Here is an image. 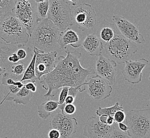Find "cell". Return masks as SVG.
<instances>
[{
	"instance_id": "cell-1",
	"label": "cell",
	"mask_w": 150,
	"mask_h": 138,
	"mask_svg": "<svg viewBox=\"0 0 150 138\" xmlns=\"http://www.w3.org/2000/svg\"><path fill=\"white\" fill-rule=\"evenodd\" d=\"M66 53V57L63 55L59 56L54 70L44 75L43 79L40 80L42 88L47 90L44 97L48 100H52L63 87H79L82 90V87L87 82V78L95 74V70L91 68L84 69L81 66L80 52L68 49Z\"/></svg>"
},
{
	"instance_id": "cell-2",
	"label": "cell",
	"mask_w": 150,
	"mask_h": 138,
	"mask_svg": "<svg viewBox=\"0 0 150 138\" xmlns=\"http://www.w3.org/2000/svg\"><path fill=\"white\" fill-rule=\"evenodd\" d=\"M60 33L52 22L46 18L40 21L31 35L34 50L39 53L56 51Z\"/></svg>"
},
{
	"instance_id": "cell-3",
	"label": "cell",
	"mask_w": 150,
	"mask_h": 138,
	"mask_svg": "<svg viewBox=\"0 0 150 138\" xmlns=\"http://www.w3.org/2000/svg\"><path fill=\"white\" fill-rule=\"evenodd\" d=\"M30 36L13 11L3 15L0 18V38L8 44L24 45Z\"/></svg>"
},
{
	"instance_id": "cell-4",
	"label": "cell",
	"mask_w": 150,
	"mask_h": 138,
	"mask_svg": "<svg viewBox=\"0 0 150 138\" xmlns=\"http://www.w3.org/2000/svg\"><path fill=\"white\" fill-rule=\"evenodd\" d=\"M103 49L108 59L117 64H122L130 60L133 55L138 51V47L134 43L119 33L107 44L104 45Z\"/></svg>"
},
{
	"instance_id": "cell-5",
	"label": "cell",
	"mask_w": 150,
	"mask_h": 138,
	"mask_svg": "<svg viewBox=\"0 0 150 138\" xmlns=\"http://www.w3.org/2000/svg\"><path fill=\"white\" fill-rule=\"evenodd\" d=\"M127 133L132 138H149L150 136V108L133 109L126 115Z\"/></svg>"
},
{
	"instance_id": "cell-6",
	"label": "cell",
	"mask_w": 150,
	"mask_h": 138,
	"mask_svg": "<svg viewBox=\"0 0 150 138\" xmlns=\"http://www.w3.org/2000/svg\"><path fill=\"white\" fill-rule=\"evenodd\" d=\"M72 13L70 4L66 1H49L47 18L52 22L60 33L73 25Z\"/></svg>"
},
{
	"instance_id": "cell-7",
	"label": "cell",
	"mask_w": 150,
	"mask_h": 138,
	"mask_svg": "<svg viewBox=\"0 0 150 138\" xmlns=\"http://www.w3.org/2000/svg\"><path fill=\"white\" fill-rule=\"evenodd\" d=\"M13 12L30 37L36 24L40 21L37 14L36 1L16 0Z\"/></svg>"
},
{
	"instance_id": "cell-8",
	"label": "cell",
	"mask_w": 150,
	"mask_h": 138,
	"mask_svg": "<svg viewBox=\"0 0 150 138\" xmlns=\"http://www.w3.org/2000/svg\"><path fill=\"white\" fill-rule=\"evenodd\" d=\"M73 21L80 30H93L97 24V15L89 4L82 3L72 11Z\"/></svg>"
},
{
	"instance_id": "cell-9",
	"label": "cell",
	"mask_w": 150,
	"mask_h": 138,
	"mask_svg": "<svg viewBox=\"0 0 150 138\" xmlns=\"http://www.w3.org/2000/svg\"><path fill=\"white\" fill-rule=\"evenodd\" d=\"M51 129L60 132V138H69L74 135L78 128V121L75 117L64 114L60 110L56 111L49 121Z\"/></svg>"
},
{
	"instance_id": "cell-10",
	"label": "cell",
	"mask_w": 150,
	"mask_h": 138,
	"mask_svg": "<svg viewBox=\"0 0 150 138\" xmlns=\"http://www.w3.org/2000/svg\"><path fill=\"white\" fill-rule=\"evenodd\" d=\"M83 91H86L91 99L100 102L111 96L113 88L108 83L98 75L90 77L83 86Z\"/></svg>"
},
{
	"instance_id": "cell-11",
	"label": "cell",
	"mask_w": 150,
	"mask_h": 138,
	"mask_svg": "<svg viewBox=\"0 0 150 138\" xmlns=\"http://www.w3.org/2000/svg\"><path fill=\"white\" fill-rule=\"evenodd\" d=\"M112 20L114 21L115 26L121 35L130 41L137 44H144L146 42L138 27L125 17L121 15H113Z\"/></svg>"
},
{
	"instance_id": "cell-12",
	"label": "cell",
	"mask_w": 150,
	"mask_h": 138,
	"mask_svg": "<svg viewBox=\"0 0 150 138\" xmlns=\"http://www.w3.org/2000/svg\"><path fill=\"white\" fill-rule=\"evenodd\" d=\"M115 130L114 125H108L100 122L99 117L91 116L83 128V135L87 138H109Z\"/></svg>"
},
{
	"instance_id": "cell-13",
	"label": "cell",
	"mask_w": 150,
	"mask_h": 138,
	"mask_svg": "<svg viewBox=\"0 0 150 138\" xmlns=\"http://www.w3.org/2000/svg\"><path fill=\"white\" fill-rule=\"evenodd\" d=\"M117 64L108 58L100 55L95 64V74L105 80L110 86L114 84L117 71Z\"/></svg>"
},
{
	"instance_id": "cell-14",
	"label": "cell",
	"mask_w": 150,
	"mask_h": 138,
	"mask_svg": "<svg viewBox=\"0 0 150 138\" xmlns=\"http://www.w3.org/2000/svg\"><path fill=\"white\" fill-rule=\"evenodd\" d=\"M148 63L149 61L144 58L126 62L122 71L125 80L131 84H138L142 80V71Z\"/></svg>"
},
{
	"instance_id": "cell-15",
	"label": "cell",
	"mask_w": 150,
	"mask_h": 138,
	"mask_svg": "<svg viewBox=\"0 0 150 138\" xmlns=\"http://www.w3.org/2000/svg\"><path fill=\"white\" fill-rule=\"evenodd\" d=\"M57 51L44 53L36 52L35 71V75L39 81L41 80L42 77L54 70L56 67V59L57 58Z\"/></svg>"
},
{
	"instance_id": "cell-16",
	"label": "cell",
	"mask_w": 150,
	"mask_h": 138,
	"mask_svg": "<svg viewBox=\"0 0 150 138\" xmlns=\"http://www.w3.org/2000/svg\"><path fill=\"white\" fill-rule=\"evenodd\" d=\"M120 33L115 25L106 20L99 23L95 34L103 45H106Z\"/></svg>"
},
{
	"instance_id": "cell-17",
	"label": "cell",
	"mask_w": 150,
	"mask_h": 138,
	"mask_svg": "<svg viewBox=\"0 0 150 138\" xmlns=\"http://www.w3.org/2000/svg\"><path fill=\"white\" fill-rule=\"evenodd\" d=\"M81 46L84 48L87 53L92 56H99L102 55L104 45L95 33H91L87 35Z\"/></svg>"
},
{
	"instance_id": "cell-18",
	"label": "cell",
	"mask_w": 150,
	"mask_h": 138,
	"mask_svg": "<svg viewBox=\"0 0 150 138\" xmlns=\"http://www.w3.org/2000/svg\"><path fill=\"white\" fill-rule=\"evenodd\" d=\"M24 46V45L8 44L0 40V66L5 69L6 72H10L13 64L9 62V56L12 53H16L19 48Z\"/></svg>"
},
{
	"instance_id": "cell-19",
	"label": "cell",
	"mask_w": 150,
	"mask_h": 138,
	"mask_svg": "<svg viewBox=\"0 0 150 138\" xmlns=\"http://www.w3.org/2000/svg\"><path fill=\"white\" fill-rule=\"evenodd\" d=\"M58 45L61 49H66L68 45L77 48L81 46V40L78 33L69 28L60 33Z\"/></svg>"
},
{
	"instance_id": "cell-20",
	"label": "cell",
	"mask_w": 150,
	"mask_h": 138,
	"mask_svg": "<svg viewBox=\"0 0 150 138\" xmlns=\"http://www.w3.org/2000/svg\"><path fill=\"white\" fill-rule=\"evenodd\" d=\"M59 106L57 101L49 100L38 106V115L43 120H47L53 112L57 111Z\"/></svg>"
},
{
	"instance_id": "cell-21",
	"label": "cell",
	"mask_w": 150,
	"mask_h": 138,
	"mask_svg": "<svg viewBox=\"0 0 150 138\" xmlns=\"http://www.w3.org/2000/svg\"><path fill=\"white\" fill-rule=\"evenodd\" d=\"M33 96V93L27 90L24 86L19 90L18 93L12 96H9L6 100L7 101H13L16 104L26 105L30 102Z\"/></svg>"
},
{
	"instance_id": "cell-22",
	"label": "cell",
	"mask_w": 150,
	"mask_h": 138,
	"mask_svg": "<svg viewBox=\"0 0 150 138\" xmlns=\"http://www.w3.org/2000/svg\"><path fill=\"white\" fill-rule=\"evenodd\" d=\"M36 58V52L35 51L33 50V55L32 59L29 64L28 66H27V69L25 71L24 75L21 79L20 81L24 82L26 80H30L31 82L36 83V81L38 80V78L35 75V61Z\"/></svg>"
},
{
	"instance_id": "cell-23",
	"label": "cell",
	"mask_w": 150,
	"mask_h": 138,
	"mask_svg": "<svg viewBox=\"0 0 150 138\" xmlns=\"http://www.w3.org/2000/svg\"><path fill=\"white\" fill-rule=\"evenodd\" d=\"M38 17L40 21L47 18L49 10V1H35Z\"/></svg>"
},
{
	"instance_id": "cell-24",
	"label": "cell",
	"mask_w": 150,
	"mask_h": 138,
	"mask_svg": "<svg viewBox=\"0 0 150 138\" xmlns=\"http://www.w3.org/2000/svg\"><path fill=\"white\" fill-rule=\"evenodd\" d=\"M119 110H123V105H120L119 102H117L113 106H112L109 107L102 108L99 107L96 110V114L98 116V117L102 115H105L108 116L113 117L115 112Z\"/></svg>"
},
{
	"instance_id": "cell-25",
	"label": "cell",
	"mask_w": 150,
	"mask_h": 138,
	"mask_svg": "<svg viewBox=\"0 0 150 138\" xmlns=\"http://www.w3.org/2000/svg\"><path fill=\"white\" fill-rule=\"evenodd\" d=\"M15 6V0H0V8L2 10V15L13 12Z\"/></svg>"
},
{
	"instance_id": "cell-26",
	"label": "cell",
	"mask_w": 150,
	"mask_h": 138,
	"mask_svg": "<svg viewBox=\"0 0 150 138\" xmlns=\"http://www.w3.org/2000/svg\"><path fill=\"white\" fill-rule=\"evenodd\" d=\"M17 81V77L13 75L11 72H6L1 79V84L5 86L15 85Z\"/></svg>"
},
{
	"instance_id": "cell-27",
	"label": "cell",
	"mask_w": 150,
	"mask_h": 138,
	"mask_svg": "<svg viewBox=\"0 0 150 138\" xmlns=\"http://www.w3.org/2000/svg\"><path fill=\"white\" fill-rule=\"evenodd\" d=\"M10 72L17 77L19 75H21L25 72L24 63L20 61L18 63L13 64Z\"/></svg>"
},
{
	"instance_id": "cell-28",
	"label": "cell",
	"mask_w": 150,
	"mask_h": 138,
	"mask_svg": "<svg viewBox=\"0 0 150 138\" xmlns=\"http://www.w3.org/2000/svg\"><path fill=\"white\" fill-rule=\"evenodd\" d=\"M114 122L117 124L120 123H123L125 121L126 118V115L123 110H119L115 112L113 116Z\"/></svg>"
},
{
	"instance_id": "cell-29",
	"label": "cell",
	"mask_w": 150,
	"mask_h": 138,
	"mask_svg": "<svg viewBox=\"0 0 150 138\" xmlns=\"http://www.w3.org/2000/svg\"><path fill=\"white\" fill-rule=\"evenodd\" d=\"M69 87H64L62 88V90L60 91L59 97V100H58V104L59 105H62L65 104V100L66 99L67 96L68 95L69 93Z\"/></svg>"
},
{
	"instance_id": "cell-30",
	"label": "cell",
	"mask_w": 150,
	"mask_h": 138,
	"mask_svg": "<svg viewBox=\"0 0 150 138\" xmlns=\"http://www.w3.org/2000/svg\"><path fill=\"white\" fill-rule=\"evenodd\" d=\"M76 111V108L75 105L73 104H68L65 106L64 108V113L67 115L70 116L71 115H73L75 113Z\"/></svg>"
},
{
	"instance_id": "cell-31",
	"label": "cell",
	"mask_w": 150,
	"mask_h": 138,
	"mask_svg": "<svg viewBox=\"0 0 150 138\" xmlns=\"http://www.w3.org/2000/svg\"><path fill=\"white\" fill-rule=\"evenodd\" d=\"M109 138H132L127 133H124L115 129L111 134Z\"/></svg>"
},
{
	"instance_id": "cell-32",
	"label": "cell",
	"mask_w": 150,
	"mask_h": 138,
	"mask_svg": "<svg viewBox=\"0 0 150 138\" xmlns=\"http://www.w3.org/2000/svg\"><path fill=\"white\" fill-rule=\"evenodd\" d=\"M24 47H25V46L19 48L18 51L16 52V54L17 55L20 61L21 60H24L26 57H27V52L24 49Z\"/></svg>"
},
{
	"instance_id": "cell-33",
	"label": "cell",
	"mask_w": 150,
	"mask_h": 138,
	"mask_svg": "<svg viewBox=\"0 0 150 138\" xmlns=\"http://www.w3.org/2000/svg\"><path fill=\"white\" fill-rule=\"evenodd\" d=\"M49 138H60V132L57 129H51L48 132Z\"/></svg>"
},
{
	"instance_id": "cell-34",
	"label": "cell",
	"mask_w": 150,
	"mask_h": 138,
	"mask_svg": "<svg viewBox=\"0 0 150 138\" xmlns=\"http://www.w3.org/2000/svg\"><path fill=\"white\" fill-rule=\"evenodd\" d=\"M25 87L26 89L30 91L33 93H35L37 90L36 83H34L32 82H27V84H25Z\"/></svg>"
},
{
	"instance_id": "cell-35",
	"label": "cell",
	"mask_w": 150,
	"mask_h": 138,
	"mask_svg": "<svg viewBox=\"0 0 150 138\" xmlns=\"http://www.w3.org/2000/svg\"><path fill=\"white\" fill-rule=\"evenodd\" d=\"M8 61H9L10 63H12V64H16V63H18L20 61V60L18 58L16 53H13L11 54V55H10L9 56Z\"/></svg>"
},
{
	"instance_id": "cell-36",
	"label": "cell",
	"mask_w": 150,
	"mask_h": 138,
	"mask_svg": "<svg viewBox=\"0 0 150 138\" xmlns=\"http://www.w3.org/2000/svg\"><path fill=\"white\" fill-rule=\"evenodd\" d=\"M75 97H73V96H71L70 95H68L67 97L66 98V99L65 100V105H68V104H73L74 101H75Z\"/></svg>"
},
{
	"instance_id": "cell-37",
	"label": "cell",
	"mask_w": 150,
	"mask_h": 138,
	"mask_svg": "<svg viewBox=\"0 0 150 138\" xmlns=\"http://www.w3.org/2000/svg\"><path fill=\"white\" fill-rule=\"evenodd\" d=\"M118 125H119V128L120 130H121V131L124 132V133H127V131H128V130H129L128 127L127 126V125L125 123H119V124H118Z\"/></svg>"
},
{
	"instance_id": "cell-38",
	"label": "cell",
	"mask_w": 150,
	"mask_h": 138,
	"mask_svg": "<svg viewBox=\"0 0 150 138\" xmlns=\"http://www.w3.org/2000/svg\"><path fill=\"white\" fill-rule=\"evenodd\" d=\"M114 123V118L112 116H108L106 121V124L108 125H112Z\"/></svg>"
},
{
	"instance_id": "cell-39",
	"label": "cell",
	"mask_w": 150,
	"mask_h": 138,
	"mask_svg": "<svg viewBox=\"0 0 150 138\" xmlns=\"http://www.w3.org/2000/svg\"><path fill=\"white\" fill-rule=\"evenodd\" d=\"M108 117V116H106L105 115H102L99 116V120L101 123L106 124V121H107Z\"/></svg>"
},
{
	"instance_id": "cell-40",
	"label": "cell",
	"mask_w": 150,
	"mask_h": 138,
	"mask_svg": "<svg viewBox=\"0 0 150 138\" xmlns=\"http://www.w3.org/2000/svg\"><path fill=\"white\" fill-rule=\"evenodd\" d=\"M15 86L18 88V89H21L23 87H24L25 86V84H23L22 82L20 81H17L16 82L15 84Z\"/></svg>"
},
{
	"instance_id": "cell-41",
	"label": "cell",
	"mask_w": 150,
	"mask_h": 138,
	"mask_svg": "<svg viewBox=\"0 0 150 138\" xmlns=\"http://www.w3.org/2000/svg\"><path fill=\"white\" fill-rule=\"evenodd\" d=\"M6 72V70L0 66V76L3 75V74Z\"/></svg>"
},
{
	"instance_id": "cell-42",
	"label": "cell",
	"mask_w": 150,
	"mask_h": 138,
	"mask_svg": "<svg viewBox=\"0 0 150 138\" xmlns=\"http://www.w3.org/2000/svg\"><path fill=\"white\" fill-rule=\"evenodd\" d=\"M6 98H5V97H4V98H3V100H2V102H1V103H0V106H1V105H2V104H3V102H4V101H5V100H6Z\"/></svg>"
},
{
	"instance_id": "cell-43",
	"label": "cell",
	"mask_w": 150,
	"mask_h": 138,
	"mask_svg": "<svg viewBox=\"0 0 150 138\" xmlns=\"http://www.w3.org/2000/svg\"><path fill=\"white\" fill-rule=\"evenodd\" d=\"M2 16V10L1 9V8H0V18H1Z\"/></svg>"
},
{
	"instance_id": "cell-44",
	"label": "cell",
	"mask_w": 150,
	"mask_h": 138,
	"mask_svg": "<svg viewBox=\"0 0 150 138\" xmlns=\"http://www.w3.org/2000/svg\"><path fill=\"white\" fill-rule=\"evenodd\" d=\"M149 80H150V75H149Z\"/></svg>"
},
{
	"instance_id": "cell-45",
	"label": "cell",
	"mask_w": 150,
	"mask_h": 138,
	"mask_svg": "<svg viewBox=\"0 0 150 138\" xmlns=\"http://www.w3.org/2000/svg\"><path fill=\"white\" fill-rule=\"evenodd\" d=\"M149 138H150V137H149Z\"/></svg>"
}]
</instances>
